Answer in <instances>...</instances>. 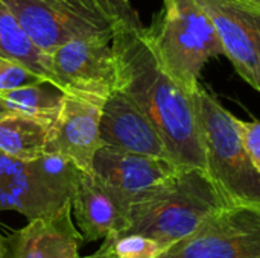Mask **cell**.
<instances>
[{
	"label": "cell",
	"mask_w": 260,
	"mask_h": 258,
	"mask_svg": "<svg viewBox=\"0 0 260 258\" xmlns=\"http://www.w3.org/2000/svg\"><path fill=\"white\" fill-rule=\"evenodd\" d=\"M117 67L116 90L125 93L160 132L180 167L206 170L193 93L163 67L146 26H119L111 40Z\"/></svg>",
	"instance_id": "6da1fadb"
},
{
	"label": "cell",
	"mask_w": 260,
	"mask_h": 258,
	"mask_svg": "<svg viewBox=\"0 0 260 258\" xmlns=\"http://www.w3.org/2000/svg\"><path fill=\"white\" fill-rule=\"evenodd\" d=\"M225 205L227 199L204 169L180 167L129 207L126 227L120 233L143 234L166 251Z\"/></svg>",
	"instance_id": "7a4b0ae2"
},
{
	"label": "cell",
	"mask_w": 260,
	"mask_h": 258,
	"mask_svg": "<svg viewBox=\"0 0 260 258\" xmlns=\"http://www.w3.org/2000/svg\"><path fill=\"white\" fill-rule=\"evenodd\" d=\"M193 102L206 172L229 204L260 208V172L244 144L239 119L201 87Z\"/></svg>",
	"instance_id": "3957f363"
},
{
	"label": "cell",
	"mask_w": 260,
	"mask_h": 258,
	"mask_svg": "<svg viewBox=\"0 0 260 258\" xmlns=\"http://www.w3.org/2000/svg\"><path fill=\"white\" fill-rule=\"evenodd\" d=\"M148 32L163 67L190 93L200 88L206 62L224 55L216 27L197 0H174L158 12Z\"/></svg>",
	"instance_id": "277c9868"
},
{
	"label": "cell",
	"mask_w": 260,
	"mask_h": 258,
	"mask_svg": "<svg viewBox=\"0 0 260 258\" xmlns=\"http://www.w3.org/2000/svg\"><path fill=\"white\" fill-rule=\"evenodd\" d=\"M30 40L47 55L91 36L113 40L119 27L98 0H5Z\"/></svg>",
	"instance_id": "5b68a950"
},
{
	"label": "cell",
	"mask_w": 260,
	"mask_h": 258,
	"mask_svg": "<svg viewBox=\"0 0 260 258\" xmlns=\"http://www.w3.org/2000/svg\"><path fill=\"white\" fill-rule=\"evenodd\" d=\"M157 258H260V208L229 204Z\"/></svg>",
	"instance_id": "8992f818"
},
{
	"label": "cell",
	"mask_w": 260,
	"mask_h": 258,
	"mask_svg": "<svg viewBox=\"0 0 260 258\" xmlns=\"http://www.w3.org/2000/svg\"><path fill=\"white\" fill-rule=\"evenodd\" d=\"M49 58L62 93L105 102L116 90L117 67L110 38L73 40L58 47Z\"/></svg>",
	"instance_id": "52a82bcc"
},
{
	"label": "cell",
	"mask_w": 260,
	"mask_h": 258,
	"mask_svg": "<svg viewBox=\"0 0 260 258\" xmlns=\"http://www.w3.org/2000/svg\"><path fill=\"white\" fill-rule=\"evenodd\" d=\"M212 18L224 55L260 93V9L239 0H197Z\"/></svg>",
	"instance_id": "ba28073f"
},
{
	"label": "cell",
	"mask_w": 260,
	"mask_h": 258,
	"mask_svg": "<svg viewBox=\"0 0 260 258\" xmlns=\"http://www.w3.org/2000/svg\"><path fill=\"white\" fill-rule=\"evenodd\" d=\"M104 103L93 97L64 93L50 125L46 152L69 158L82 172H93L94 155L104 146L99 129Z\"/></svg>",
	"instance_id": "9c48e42d"
},
{
	"label": "cell",
	"mask_w": 260,
	"mask_h": 258,
	"mask_svg": "<svg viewBox=\"0 0 260 258\" xmlns=\"http://www.w3.org/2000/svg\"><path fill=\"white\" fill-rule=\"evenodd\" d=\"M180 166L157 158L102 146L93 160V173L129 205L171 178Z\"/></svg>",
	"instance_id": "30bf717a"
},
{
	"label": "cell",
	"mask_w": 260,
	"mask_h": 258,
	"mask_svg": "<svg viewBox=\"0 0 260 258\" xmlns=\"http://www.w3.org/2000/svg\"><path fill=\"white\" fill-rule=\"evenodd\" d=\"M99 129L104 146L171 160L168 148L154 123L120 90H114L105 100Z\"/></svg>",
	"instance_id": "8fae6325"
},
{
	"label": "cell",
	"mask_w": 260,
	"mask_h": 258,
	"mask_svg": "<svg viewBox=\"0 0 260 258\" xmlns=\"http://www.w3.org/2000/svg\"><path fill=\"white\" fill-rule=\"evenodd\" d=\"M82 243L69 201L53 214L35 217L5 237V258H79Z\"/></svg>",
	"instance_id": "7c38bea8"
},
{
	"label": "cell",
	"mask_w": 260,
	"mask_h": 258,
	"mask_svg": "<svg viewBox=\"0 0 260 258\" xmlns=\"http://www.w3.org/2000/svg\"><path fill=\"white\" fill-rule=\"evenodd\" d=\"M70 204L84 243H93L110 233L123 231L131 207L93 172L81 173Z\"/></svg>",
	"instance_id": "4fadbf2b"
},
{
	"label": "cell",
	"mask_w": 260,
	"mask_h": 258,
	"mask_svg": "<svg viewBox=\"0 0 260 258\" xmlns=\"http://www.w3.org/2000/svg\"><path fill=\"white\" fill-rule=\"evenodd\" d=\"M66 202L41 181L32 161L0 151V211H15L32 220L53 214Z\"/></svg>",
	"instance_id": "5bb4252c"
},
{
	"label": "cell",
	"mask_w": 260,
	"mask_h": 258,
	"mask_svg": "<svg viewBox=\"0 0 260 258\" xmlns=\"http://www.w3.org/2000/svg\"><path fill=\"white\" fill-rule=\"evenodd\" d=\"M0 56L24 65L46 82L59 88L49 55L30 40L5 0H0Z\"/></svg>",
	"instance_id": "9a60e30c"
},
{
	"label": "cell",
	"mask_w": 260,
	"mask_h": 258,
	"mask_svg": "<svg viewBox=\"0 0 260 258\" xmlns=\"http://www.w3.org/2000/svg\"><path fill=\"white\" fill-rule=\"evenodd\" d=\"M50 125L23 114L0 116V151L21 161H34L46 154Z\"/></svg>",
	"instance_id": "2e32d148"
},
{
	"label": "cell",
	"mask_w": 260,
	"mask_h": 258,
	"mask_svg": "<svg viewBox=\"0 0 260 258\" xmlns=\"http://www.w3.org/2000/svg\"><path fill=\"white\" fill-rule=\"evenodd\" d=\"M62 91L50 82H38L0 91V103L11 114L37 117L52 123L62 100Z\"/></svg>",
	"instance_id": "e0dca14e"
},
{
	"label": "cell",
	"mask_w": 260,
	"mask_h": 258,
	"mask_svg": "<svg viewBox=\"0 0 260 258\" xmlns=\"http://www.w3.org/2000/svg\"><path fill=\"white\" fill-rule=\"evenodd\" d=\"M102 243L107 258H157L165 252L157 240L137 233H110Z\"/></svg>",
	"instance_id": "ac0fdd59"
},
{
	"label": "cell",
	"mask_w": 260,
	"mask_h": 258,
	"mask_svg": "<svg viewBox=\"0 0 260 258\" xmlns=\"http://www.w3.org/2000/svg\"><path fill=\"white\" fill-rule=\"evenodd\" d=\"M38 82H46L24 65L0 56V91L14 90Z\"/></svg>",
	"instance_id": "d6986e66"
},
{
	"label": "cell",
	"mask_w": 260,
	"mask_h": 258,
	"mask_svg": "<svg viewBox=\"0 0 260 258\" xmlns=\"http://www.w3.org/2000/svg\"><path fill=\"white\" fill-rule=\"evenodd\" d=\"M101 6L116 20L117 26L142 27L143 23L129 0H98Z\"/></svg>",
	"instance_id": "ffe728a7"
},
{
	"label": "cell",
	"mask_w": 260,
	"mask_h": 258,
	"mask_svg": "<svg viewBox=\"0 0 260 258\" xmlns=\"http://www.w3.org/2000/svg\"><path fill=\"white\" fill-rule=\"evenodd\" d=\"M239 129L244 140V144L260 172V122H244L239 120Z\"/></svg>",
	"instance_id": "44dd1931"
},
{
	"label": "cell",
	"mask_w": 260,
	"mask_h": 258,
	"mask_svg": "<svg viewBox=\"0 0 260 258\" xmlns=\"http://www.w3.org/2000/svg\"><path fill=\"white\" fill-rule=\"evenodd\" d=\"M79 258H107V252H105V245L101 243L99 249L96 252H93L91 255H87V257H79Z\"/></svg>",
	"instance_id": "7402d4cb"
},
{
	"label": "cell",
	"mask_w": 260,
	"mask_h": 258,
	"mask_svg": "<svg viewBox=\"0 0 260 258\" xmlns=\"http://www.w3.org/2000/svg\"><path fill=\"white\" fill-rule=\"evenodd\" d=\"M0 258H5V237L0 233Z\"/></svg>",
	"instance_id": "603a6c76"
},
{
	"label": "cell",
	"mask_w": 260,
	"mask_h": 258,
	"mask_svg": "<svg viewBox=\"0 0 260 258\" xmlns=\"http://www.w3.org/2000/svg\"><path fill=\"white\" fill-rule=\"evenodd\" d=\"M239 2H244V3H247V5H251V6L260 9V0H239Z\"/></svg>",
	"instance_id": "cb8c5ba5"
},
{
	"label": "cell",
	"mask_w": 260,
	"mask_h": 258,
	"mask_svg": "<svg viewBox=\"0 0 260 258\" xmlns=\"http://www.w3.org/2000/svg\"><path fill=\"white\" fill-rule=\"evenodd\" d=\"M174 3V0H163V8H169Z\"/></svg>",
	"instance_id": "d4e9b609"
},
{
	"label": "cell",
	"mask_w": 260,
	"mask_h": 258,
	"mask_svg": "<svg viewBox=\"0 0 260 258\" xmlns=\"http://www.w3.org/2000/svg\"><path fill=\"white\" fill-rule=\"evenodd\" d=\"M3 114H9V113H8V109L3 106V103H0V116H3Z\"/></svg>",
	"instance_id": "484cf974"
}]
</instances>
